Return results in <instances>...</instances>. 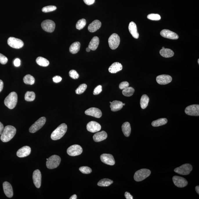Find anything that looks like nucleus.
<instances>
[{
  "mask_svg": "<svg viewBox=\"0 0 199 199\" xmlns=\"http://www.w3.org/2000/svg\"><path fill=\"white\" fill-rule=\"evenodd\" d=\"M46 118L45 117H42L39 118L35 123L31 126L29 129V131L31 133H35L39 129H41L46 123Z\"/></svg>",
  "mask_w": 199,
  "mask_h": 199,
  "instance_id": "8",
  "label": "nucleus"
},
{
  "mask_svg": "<svg viewBox=\"0 0 199 199\" xmlns=\"http://www.w3.org/2000/svg\"><path fill=\"white\" fill-rule=\"evenodd\" d=\"M167 122V120L166 118H160L156 120L153 121L152 125L154 127L162 126L165 125Z\"/></svg>",
  "mask_w": 199,
  "mask_h": 199,
  "instance_id": "32",
  "label": "nucleus"
},
{
  "mask_svg": "<svg viewBox=\"0 0 199 199\" xmlns=\"http://www.w3.org/2000/svg\"><path fill=\"white\" fill-rule=\"evenodd\" d=\"M61 159L59 156L53 155L48 159L46 162V166L48 168L53 169L56 168L60 163Z\"/></svg>",
  "mask_w": 199,
  "mask_h": 199,
  "instance_id": "4",
  "label": "nucleus"
},
{
  "mask_svg": "<svg viewBox=\"0 0 199 199\" xmlns=\"http://www.w3.org/2000/svg\"><path fill=\"white\" fill-rule=\"evenodd\" d=\"M17 95L15 92H12L7 96L4 100L5 105L10 109L16 107L17 102Z\"/></svg>",
  "mask_w": 199,
  "mask_h": 199,
  "instance_id": "3",
  "label": "nucleus"
},
{
  "mask_svg": "<svg viewBox=\"0 0 199 199\" xmlns=\"http://www.w3.org/2000/svg\"><path fill=\"white\" fill-rule=\"evenodd\" d=\"M3 190L6 196L8 198H12L13 195V189L9 182H5L3 184Z\"/></svg>",
  "mask_w": 199,
  "mask_h": 199,
  "instance_id": "21",
  "label": "nucleus"
},
{
  "mask_svg": "<svg viewBox=\"0 0 199 199\" xmlns=\"http://www.w3.org/2000/svg\"><path fill=\"white\" fill-rule=\"evenodd\" d=\"M32 178L35 187L39 189L40 187L41 183V174L39 170H35L33 172Z\"/></svg>",
  "mask_w": 199,
  "mask_h": 199,
  "instance_id": "17",
  "label": "nucleus"
},
{
  "mask_svg": "<svg viewBox=\"0 0 199 199\" xmlns=\"http://www.w3.org/2000/svg\"><path fill=\"white\" fill-rule=\"evenodd\" d=\"M86 24V21L85 19H81L77 22L76 24V28L79 30L82 29L85 26Z\"/></svg>",
  "mask_w": 199,
  "mask_h": 199,
  "instance_id": "38",
  "label": "nucleus"
},
{
  "mask_svg": "<svg viewBox=\"0 0 199 199\" xmlns=\"http://www.w3.org/2000/svg\"><path fill=\"white\" fill-rule=\"evenodd\" d=\"M147 18L149 19L155 21H158L160 20L161 17L159 14H151L148 15Z\"/></svg>",
  "mask_w": 199,
  "mask_h": 199,
  "instance_id": "42",
  "label": "nucleus"
},
{
  "mask_svg": "<svg viewBox=\"0 0 199 199\" xmlns=\"http://www.w3.org/2000/svg\"><path fill=\"white\" fill-rule=\"evenodd\" d=\"M84 3L88 5H93L95 2V0H84Z\"/></svg>",
  "mask_w": 199,
  "mask_h": 199,
  "instance_id": "48",
  "label": "nucleus"
},
{
  "mask_svg": "<svg viewBox=\"0 0 199 199\" xmlns=\"http://www.w3.org/2000/svg\"><path fill=\"white\" fill-rule=\"evenodd\" d=\"M67 130V126L63 123L58 126L51 133V138L54 141L59 140L63 137Z\"/></svg>",
  "mask_w": 199,
  "mask_h": 199,
  "instance_id": "2",
  "label": "nucleus"
},
{
  "mask_svg": "<svg viewBox=\"0 0 199 199\" xmlns=\"http://www.w3.org/2000/svg\"><path fill=\"white\" fill-rule=\"evenodd\" d=\"M102 86L101 85H99L94 89L93 93L94 95H98L100 93L102 92Z\"/></svg>",
  "mask_w": 199,
  "mask_h": 199,
  "instance_id": "45",
  "label": "nucleus"
},
{
  "mask_svg": "<svg viewBox=\"0 0 199 199\" xmlns=\"http://www.w3.org/2000/svg\"><path fill=\"white\" fill-rule=\"evenodd\" d=\"M156 80L158 84L161 85H165L171 82L172 80V78L169 75H162L158 76Z\"/></svg>",
  "mask_w": 199,
  "mask_h": 199,
  "instance_id": "14",
  "label": "nucleus"
},
{
  "mask_svg": "<svg viewBox=\"0 0 199 199\" xmlns=\"http://www.w3.org/2000/svg\"><path fill=\"white\" fill-rule=\"evenodd\" d=\"M69 75L72 78L76 79L79 78V75L76 71L75 70H72L69 72Z\"/></svg>",
  "mask_w": 199,
  "mask_h": 199,
  "instance_id": "43",
  "label": "nucleus"
},
{
  "mask_svg": "<svg viewBox=\"0 0 199 199\" xmlns=\"http://www.w3.org/2000/svg\"><path fill=\"white\" fill-rule=\"evenodd\" d=\"M196 192H197V193H198V194H199V186H197L196 187Z\"/></svg>",
  "mask_w": 199,
  "mask_h": 199,
  "instance_id": "54",
  "label": "nucleus"
},
{
  "mask_svg": "<svg viewBox=\"0 0 199 199\" xmlns=\"http://www.w3.org/2000/svg\"><path fill=\"white\" fill-rule=\"evenodd\" d=\"M36 62L37 63L39 66L46 67L48 66L50 62L46 59L42 57H39L36 59Z\"/></svg>",
  "mask_w": 199,
  "mask_h": 199,
  "instance_id": "33",
  "label": "nucleus"
},
{
  "mask_svg": "<svg viewBox=\"0 0 199 199\" xmlns=\"http://www.w3.org/2000/svg\"><path fill=\"white\" fill-rule=\"evenodd\" d=\"M100 159L103 163L109 165L113 166L115 164L113 156L109 154H103L100 156Z\"/></svg>",
  "mask_w": 199,
  "mask_h": 199,
  "instance_id": "13",
  "label": "nucleus"
},
{
  "mask_svg": "<svg viewBox=\"0 0 199 199\" xmlns=\"http://www.w3.org/2000/svg\"><path fill=\"white\" fill-rule=\"evenodd\" d=\"M87 88V85L86 84H80L78 88L76 89L75 92L76 94L80 95L85 92Z\"/></svg>",
  "mask_w": 199,
  "mask_h": 199,
  "instance_id": "39",
  "label": "nucleus"
},
{
  "mask_svg": "<svg viewBox=\"0 0 199 199\" xmlns=\"http://www.w3.org/2000/svg\"><path fill=\"white\" fill-rule=\"evenodd\" d=\"M86 115L97 118H100L102 117V113L101 111L99 109L95 107L91 108L85 111Z\"/></svg>",
  "mask_w": 199,
  "mask_h": 199,
  "instance_id": "18",
  "label": "nucleus"
},
{
  "mask_svg": "<svg viewBox=\"0 0 199 199\" xmlns=\"http://www.w3.org/2000/svg\"><path fill=\"white\" fill-rule=\"evenodd\" d=\"M149 98L146 95H143L140 100V105L142 108L144 109L148 106Z\"/></svg>",
  "mask_w": 199,
  "mask_h": 199,
  "instance_id": "31",
  "label": "nucleus"
},
{
  "mask_svg": "<svg viewBox=\"0 0 199 199\" xmlns=\"http://www.w3.org/2000/svg\"><path fill=\"white\" fill-rule=\"evenodd\" d=\"M125 103H123V106H125Z\"/></svg>",
  "mask_w": 199,
  "mask_h": 199,
  "instance_id": "57",
  "label": "nucleus"
},
{
  "mask_svg": "<svg viewBox=\"0 0 199 199\" xmlns=\"http://www.w3.org/2000/svg\"><path fill=\"white\" fill-rule=\"evenodd\" d=\"M8 44L10 47L16 49L21 48L24 46L22 41L13 37H10L8 39Z\"/></svg>",
  "mask_w": 199,
  "mask_h": 199,
  "instance_id": "10",
  "label": "nucleus"
},
{
  "mask_svg": "<svg viewBox=\"0 0 199 199\" xmlns=\"http://www.w3.org/2000/svg\"><path fill=\"white\" fill-rule=\"evenodd\" d=\"M129 84L127 82L125 81L121 82L119 85V88L121 90H123L125 88H128L129 87Z\"/></svg>",
  "mask_w": 199,
  "mask_h": 199,
  "instance_id": "46",
  "label": "nucleus"
},
{
  "mask_svg": "<svg viewBox=\"0 0 199 199\" xmlns=\"http://www.w3.org/2000/svg\"><path fill=\"white\" fill-rule=\"evenodd\" d=\"M107 137V134L104 131H102L95 133L93 136L94 141L96 142H100L105 140Z\"/></svg>",
  "mask_w": 199,
  "mask_h": 199,
  "instance_id": "24",
  "label": "nucleus"
},
{
  "mask_svg": "<svg viewBox=\"0 0 199 199\" xmlns=\"http://www.w3.org/2000/svg\"><path fill=\"white\" fill-rule=\"evenodd\" d=\"M14 64L16 67L19 66L20 65V60L19 59L16 58L14 61Z\"/></svg>",
  "mask_w": 199,
  "mask_h": 199,
  "instance_id": "49",
  "label": "nucleus"
},
{
  "mask_svg": "<svg viewBox=\"0 0 199 199\" xmlns=\"http://www.w3.org/2000/svg\"><path fill=\"white\" fill-rule=\"evenodd\" d=\"M83 152V149L81 146L78 144L71 146L68 149L67 152L68 155L72 156H78Z\"/></svg>",
  "mask_w": 199,
  "mask_h": 199,
  "instance_id": "9",
  "label": "nucleus"
},
{
  "mask_svg": "<svg viewBox=\"0 0 199 199\" xmlns=\"http://www.w3.org/2000/svg\"><path fill=\"white\" fill-rule=\"evenodd\" d=\"M80 44L79 42H76L72 44L69 48V51L72 54H76L79 51Z\"/></svg>",
  "mask_w": 199,
  "mask_h": 199,
  "instance_id": "30",
  "label": "nucleus"
},
{
  "mask_svg": "<svg viewBox=\"0 0 199 199\" xmlns=\"http://www.w3.org/2000/svg\"><path fill=\"white\" fill-rule=\"evenodd\" d=\"M3 88V83L2 80H0V92H2Z\"/></svg>",
  "mask_w": 199,
  "mask_h": 199,
  "instance_id": "52",
  "label": "nucleus"
},
{
  "mask_svg": "<svg viewBox=\"0 0 199 199\" xmlns=\"http://www.w3.org/2000/svg\"><path fill=\"white\" fill-rule=\"evenodd\" d=\"M125 196L126 199H133V196L128 192H126L125 193Z\"/></svg>",
  "mask_w": 199,
  "mask_h": 199,
  "instance_id": "50",
  "label": "nucleus"
},
{
  "mask_svg": "<svg viewBox=\"0 0 199 199\" xmlns=\"http://www.w3.org/2000/svg\"><path fill=\"white\" fill-rule=\"evenodd\" d=\"M108 44L112 50H115L119 46L120 39L117 34L114 33L108 39Z\"/></svg>",
  "mask_w": 199,
  "mask_h": 199,
  "instance_id": "6",
  "label": "nucleus"
},
{
  "mask_svg": "<svg viewBox=\"0 0 199 199\" xmlns=\"http://www.w3.org/2000/svg\"><path fill=\"white\" fill-rule=\"evenodd\" d=\"M129 32L133 37L136 39L139 38V34L138 32L137 25L134 22L131 21L129 24Z\"/></svg>",
  "mask_w": 199,
  "mask_h": 199,
  "instance_id": "23",
  "label": "nucleus"
},
{
  "mask_svg": "<svg viewBox=\"0 0 199 199\" xmlns=\"http://www.w3.org/2000/svg\"><path fill=\"white\" fill-rule=\"evenodd\" d=\"M160 54L162 56L166 58H170L174 55V52L168 48L162 49L160 50Z\"/></svg>",
  "mask_w": 199,
  "mask_h": 199,
  "instance_id": "28",
  "label": "nucleus"
},
{
  "mask_svg": "<svg viewBox=\"0 0 199 199\" xmlns=\"http://www.w3.org/2000/svg\"><path fill=\"white\" fill-rule=\"evenodd\" d=\"M122 131L125 137H129L131 133V127L129 122H124L122 126Z\"/></svg>",
  "mask_w": 199,
  "mask_h": 199,
  "instance_id": "29",
  "label": "nucleus"
},
{
  "mask_svg": "<svg viewBox=\"0 0 199 199\" xmlns=\"http://www.w3.org/2000/svg\"><path fill=\"white\" fill-rule=\"evenodd\" d=\"M102 23L99 20H95L91 23L88 27V30L90 32H95L101 28Z\"/></svg>",
  "mask_w": 199,
  "mask_h": 199,
  "instance_id": "22",
  "label": "nucleus"
},
{
  "mask_svg": "<svg viewBox=\"0 0 199 199\" xmlns=\"http://www.w3.org/2000/svg\"><path fill=\"white\" fill-rule=\"evenodd\" d=\"M198 64H199V59H198Z\"/></svg>",
  "mask_w": 199,
  "mask_h": 199,
  "instance_id": "56",
  "label": "nucleus"
},
{
  "mask_svg": "<svg viewBox=\"0 0 199 199\" xmlns=\"http://www.w3.org/2000/svg\"><path fill=\"white\" fill-rule=\"evenodd\" d=\"M192 170L193 167L191 164H185L176 168L174 171L181 175H187L190 173Z\"/></svg>",
  "mask_w": 199,
  "mask_h": 199,
  "instance_id": "7",
  "label": "nucleus"
},
{
  "mask_svg": "<svg viewBox=\"0 0 199 199\" xmlns=\"http://www.w3.org/2000/svg\"><path fill=\"white\" fill-rule=\"evenodd\" d=\"M86 50L87 52H89L90 51H91V49L89 48V47H88L86 49Z\"/></svg>",
  "mask_w": 199,
  "mask_h": 199,
  "instance_id": "55",
  "label": "nucleus"
},
{
  "mask_svg": "<svg viewBox=\"0 0 199 199\" xmlns=\"http://www.w3.org/2000/svg\"><path fill=\"white\" fill-rule=\"evenodd\" d=\"M113 183V182L111 180L104 178L100 180L98 182L97 185L100 187H108Z\"/></svg>",
  "mask_w": 199,
  "mask_h": 199,
  "instance_id": "34",
  "label": "nucleus"
},
{
  "mask_svg": "<svg viewBox=\"0 0 199 199\" xmlns=\"http://www.w3.org/2000/svg\"><path fill=\"white\" fill-rule=\"evenodd\" d=\"M35 93L33 92H27L25 95V100L28 102L33 101L35 99Z\"/></svg>",
  "mask_w": 199,
  "mask_h": 199,
  "instance_id": "37",
  "label": "nucleus"
},
{
  "mask_svg": "<svg viewBox=\"0 0 199 199\" xmlns=\"http://www.w3.org/2000/svg\"><path fill=\"white\" fill-rule=\"evenodd\" d=\"M77 198V196L76 194L73 195L69 199H76Z\"/></svg>",
  "mask_w": 199,
  "mask_h": 199,
  "instance_id": "53",
  "label": "nucleus"
},
{
  "mask_svg": "<svg viewBox=\"0 0 199 199\" xmlns=\"http://www.w3.org/2000/svg\"><path fill=\"white\" fill-rule=\"evenodd\" d=\"M31 152V148L29 146H26L18 150L17 152V155L19 158L26 157L30 155Z\"/></svg>",
  "mask_w": 199,
  "mask_h": 199,
  "instance_id": "20",
  "label": "nucleus"
},
{
  "mask_svg": "<svg viewBox=\"0 0 199 199\" xmlns=\"http://www.w3.org/2000/svg\"><path fill=\"white\" fill-rule=\"evenodd\" d=\"M111 105L110 107L111 110L112 111H119L123 107V103L122 102L119 101L115 100L113 102H110Z\"/></svg>",
  "mask_w": 199,
  "mask_h": 199,
  "instance_id": "25",
  "label": "nucleus"
},
{
  "mask_svg": "<svg viewBox=\"0 0 199 199\" xmlns=\"http://www.w3.org/2000/svg\"><path fill=\"white\" fill-rule=\"evenodd\" d=\"M56 6H48L44 7L42 9V11L45 13H47V12H50L54 11L56 10Z\"/></svg>",
  "mask_w": 199,
  "mask_h": 199,
  "instance_id": "41",
  "label": "nucleus"
},
{
  "mask_svg": "<svg viewBox=\"0 0 199 199\" xmlns=\"http://www.w3.org/2000/svg\"><path fill=\"white\" fill-rule=\"evenodd\" d=\"M8 59L6 57L0 53V63L2 64H5L7 63Z\"/></svg>",
  "mask_w": 199,
  "mask_h": 199,
  "instance_id": "44",
  "label": "nucleus"
},
{
  "mask_svg": "<svg viewBox=\"0 0 199 199\" xmlns=\"http://www.w3.org/2000/svg\"><path fill=\"white\" fill-rule=\"evenodd\" d=\"M53 79L54 82L56 83H59L62 80V77L59 76H54V77H53Z\"/></svg>",
  "mask_w": 199,
  "mask_h": 199,
  "instance_id": "47",
  "label": "nucleus"
},
{
  "mask_svg": "<svg viewBox=\"0 0 199 199\" xmlns=\"http://www.w3.org/2000/svg\"><path fill=\"white\" fill-rule=\"evenodd\" d=\"M122 66L121 64L118 62L113 63L109 68V71L111 73H116L122 70Z\"/></svg>",
  "mask_w": 199,
  "mask_h": 199,
  "instance_id": "26",
  "label": "nucleus"
},
{
  "mask_svg": "<svg viewBox=\"0 0 199 199\" xmlns=\"http://www.w3.org/2000/svg\"><path fill=\"white\" fill-rule=\"evenodd\" d=\"M135 92V89L132 87H128L125 88L122 91V94L126 97H130L133 96Z\"/></svg>",
  "mask_w": 199,
  "mask_h": 199,
  "instance_id": "36",
  "label": "nucleus"
},
{
  "mask_svg": "<svg viewBox=\"0 0 199 199\" xmlns=\"http://www.w3.org/2000/svg\"><path fill=\"white\" fill-rule=\"evenodd\" d=\"M151 171L148 169H143L136 172L134 176V179L136 182H141L149 176Z\"/></svg>",
  "mask_w": 199,
  "mask_h": 199,
  "instance_id": "5",
  "label": "nucleus"
},
{
  "mask_svg": "<svg viewBox=\"0 0 199 199\" xmlns=\"http://www.w3.org/2000/svg\"><path fill=\"white\" fill-rule=\"evenodd\" d=\"M160 35L163 37L172 39H177L179 38L176 33L169 30H162L160 32Z\"/></svg>",
  "mask_w": 199,
  "mask_h": 199,
  "instance_id": "19",
  "label": "nucleus"
},
{
  "mask_svg": "<svg viewBox=\"0 0 199 199\" xmlns=\"http://www.w3.org/2000/svg\"><path fill=\"white\" fill-rule=\"evenodd\" d=\"M23 81L26 84L32 85L35 84V79L31 75H27L24 77Z\"/></svg>",
  "mask_w": 199,
  "mask_h": 199,
  "instance_id": "35",
  "label": "nucleus"
},
{
  "mask_svg": "<svg viewBox=\"0 0 199 199\" xmlns=\"http://www.w3.org/2000/svg\"><path fill=\"white\" fill-rule=\"evenodd\" d=\"M185 114L188 115L198 116L199 115V105L198 104H193L189 106L185 109Z\"/></svg>",
  "mask_w": 199,
  "mask_h": 199,
  "instance_id": "12",
  "label": "nucleus"
},
{
  "mask_svg": "<svg viewBox=\"0 0 199 199\" xmlns=\"http://www.w3.org/2000/svg\"><path fill=\"white\" fill-rule=\"evenodd\" d=\"M79 170L82 173L84 174H89L92 172L91 169L88 166H82L80 167Z\"/></svg>",
  "mask_w": 199,
  "mask_h": 199,
  "instance_id": "40",
  "label": "nucleus"
},
{
  "mask_svg": "<svg viewBox=\"0 0 199 199\" xmlns=\"http://www.w3.org/2000/svg\"><path fill=\"white\" fill-rule=\"evenodd\" d=\"M164 47H163L162 48V49H164Z\"/></svg>",
  "mask_w": 199,
  "mask_h": 199,
  "instance_id": "58",
  "label": "nucleus"
},
{
  "mask_svg": "<svg viewBox=\"0 0 199 199\" xmlns=\"http://www.w3.org/2000/svg\"><path fill=\"white\" fill-rule=\"evenodd\" d=\"M99 44V38L95 36L91 39V41H90L89 44L88 45V47L91 49V50L95 51L97 49Z\"/></svg>",
  "mask_w": 199,
  "mask_h": 199,
  "instance_id": "27",
  "label": "nucleus"
},
{
  "mask_svg": "<svg viewBox=\"0 0 199 199\" xmlns=\"http://www.w3.org/2000/svg\"><path fill=\"white\" fill-rule=\"evenodd\" d=\"M87 129L88 131L92 133H96L101 129V126L96 121H92L87 124Z\"/></svg>",
  "mask_w": 199,
  "mask_h": 199,
  "instance_id": "16",
  "label": "nucleus"
},
{
  "mask_svg": "<svg viewBox=\"0 0 199 199\" xmlns=\"http://www.w3.org/2000/svg\"><path fill=\"white\" fill-rule=\"evenodd\" d=\"M42 28L46 32H52L55 29V22L52 20H46L42 23Z\"/></svg>",
  "mask_w": 199,
  "mask_h": 199,
  "instance_id": "11",
  "label": "nucleus"
},
{
  "mask_svg": "<svg viewBox=\"0 0 199 199\" xmlns=\"http://www.w3.org/2000/svg\"><path fill=\"white\" fill-rule=\"evenodd\" d=\"M173 181L176 186L178 187L183 188L188 184V182L185 178L178 176L173 177Z\"/></svg>",
  "mask_w": 199,
  "mask_h": 199,
  "instance_id": "15",
  "label": "nucleus"
},
{
  "mask_svg": "<svg viewBox=\"0 0 199 199\" xmlns=\"http://www.w3.org/2000/svg\"><path fill=\"white\" fill-rule=\"evenodd\" d=\"M16 133L15 128L12 125H7L4 128L1 135V140L3 142H8L14 137Z\"/></svg>",
  "mask_w": 199,
  "mask_h": 199,
  "instance_id": "1",
  "label": "nucleus"
},
{
  "mask_svg": "<svg viewBox=\"0 0 199 199\" xmlns=\"http://www.w3.org/2000/svg\"><path fill=\"white\" fill-rule=\"evenodd\" d=\"M4 129V127L3 124L0 122V135L2 134L3 131Z\"/></svg>",
  "mask_w": 199,
  "mask_h": 199,
  "instance_id": "51",
  "label": "nucleus"
}]
</instances>
